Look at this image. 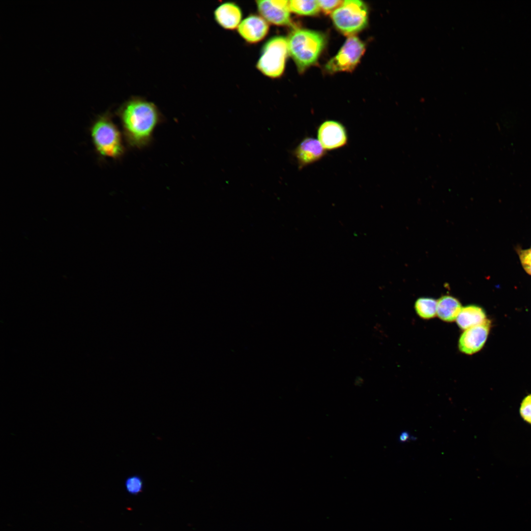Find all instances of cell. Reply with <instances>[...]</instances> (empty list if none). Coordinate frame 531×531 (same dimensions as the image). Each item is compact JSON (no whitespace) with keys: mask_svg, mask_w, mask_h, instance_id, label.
I'll use <instances>...</instances> for the list:
<instances>
[{"mask_svg":"<svg viewBox=\"0 0 531 531\" xmlns=\"http://www.w3.org/2000/svg\"><path fill=\"white\" fill-rule=\"evenodd\" d=\"M124 138L132 147L148 145L153 131L161 121V114L152 102L140 96H132L117 111Z\"/></svg>","mask_w":531,"mask_h":531,"instance_id":"6da1fadb","label":"cell"},{"mask_svg":"<svg viewBox=\"0 0 531 531\" xmlns=\"http://www.w3.org/2000/svg\"><path fill=\"white\" fill-rule=\"evenodd\" d=\"M287 40L289 54L299 72L316 62L326 44L322 32L304 29H295Z\"/></svg>","mask_w":531,"mask_h":531,"instance_id":"7a4b0ae2","label":"cell"},{"mask_svg":"<svg viewBox=\"0 0 531 531\" xmlns=\"http://www.w3.org/2000/svg\"><path fill=\"white\" fill-rule=\"evenodd\" d=\"M91 135L96 151L102 156L117 159L123 154L121 134L110 114L106 113L96 119L91 127Z\"/></svg>","mask_w":531,"mask_h":531,"instance_id":"3957f363","label":"cell"},{"mask_svg":"<svg viewBox=\"0 0 531 531\" xmlns=\"http://www.w3.org/2000/svg\"><path fill=\"white\" fill-rule=\"evenodd\" d=\"M289 55L287 38L274 36L263 45L257 62V69L270 78H278L283 74Z\"/></svg>","mask_w":531,"mask_h":531,"instance_id":"277c9868","label":"cell"},{"mask_svg":"<svg viewBox=\"0 0 531 531\" xmlns=\"http://www.w3.org/2000/svg\"><path fill=\"white\" fill-rule=\"evenodd\" d=\"M335 26L346 34H352L365 28L368 22L366 4L358 0H346L331 13Z\"/></svg>","mask_w":531,"mask_h":531,"instance_id":"5b68a950","label":"cell"},{"mask_svg":"<svg viewBox=\"0 0 531 531\" xmlns=\"http://www.w3.org/2000/svg\"><path fill=\"white\" fill-rule=\"evenodd\" d=\"M365 51L364 44L357 37H349L338 53L326 63L330 73L350 71L354 69Z\"/></svg>","mask_w":531,"mask_h":531,"instance_id":"8992f818","label":"cell"},{"mask_svg":"<svg viewBox=\"0 0 531 531\" xmlns=\"http://www.w3.org/2000/svg\"><path fill=\"white\" fill-rule=\"evenodd\" d=\"M256 3L261 16L268 23L280 26L291 25L289 0H262Z\"/></svg>","mask_w":531,"mask_h":531,"instance_id":"52a82bcc","label":"cell"},{"mask_svg":"<svg viewBox=\"0 0 531 531\" xmlns=\"http://www.w3.org/2000/svg\"><path fill=\"white\" fill-rule=\"evenodd\" d=\"M318 138L325 150L342 148L348 142V134L345 126L340 122L329 120L323 122L318 130Z\"/></svg>","mask_w":531,"mask_h":531,"instance_id":"ba28073f","label":"cell"},{"mask_svg":"<svg viewBox=\"0 0 531 531\" xmlns=\"http://www.w3.org/2000/svg\"><path fill=\"white\" fill-rule=\"evenodd\" d=\"M490 327L491 322L486 319L483 323L465 330L459 340L460 351L467 354L480 351L487 340Z\"/></svg>","mask_w":531,"mask_h":531,"instance_id":"9c48e42d","label":"cell"},{"mask_svg":"<svg viewBox=\"0 0 531 531\" xmlns=\"http://www.w3.org/2000/svg\"><path fill=\"white\" fill-rule=\"evenodd\" d=\"M325 153L319 140L311 137L304 138L292 151L299 169L320 160Z\"/></svg>","mask_w":531,"mask_h":531,"instance_id":"30bf717a","label":"cell"},{"mask_svg":"<svg viewBox=\"0 0 531 531\" xmlns=\"http://www.w3.org/2000/svg\"><path fill=\"white\" fill-rule=\"evenodd\" d=\"M269 29L268 23L262 16L250 15L241 22L237 30L247 42L256 43L265 38Z\"/></svg>","mask_w":531,"mask_h":531,"instance_id":"8fae6325","label":"cell"},{"mask_svg":"<svg viewBox=\"0 0 531 531\" xmlns=\"http://www.w3.org/2000/svg\"><path fill=\"white\" fill-rule=\"evenodd\" d=\"M242 14L240 8L232 2L219 5L214 12V19L218 24L227 30L237 28L240 24Z\"/></svg>","mask_w":531,"mask_h":531,"instance_id":"7c38bea8","label":"cell"},{"mask_svg":"<svg viewBox=\"0 0 531 531\" xmlns=\"http://www.w3.org/2000/svg\"><path fill=\"white\" fill-rule=\"evenodd\" d=\"M486 320V316L483 309L474 305L462 308L456 318L458 326L464 330L480 324Z\"/></svg>","mask_w":531,"mask_h":531,"instance_id":"4fadbf2b","label":"cell"},{"mask_svg":"<svg viewBox=\"0 0 531 531\" xmlns=\"http://www.w3.org/2000/svg\"><path fill=\"white\" fill-rule=\"evenodd\" d=\"M462 308L457 299L450 295H443L437 301V314L441 320L451 322L456 320Z\"/></svg>","mask_w":531,"mask_h":531,"instance_id":"5bb4252c","label":"cell"},{"mask_svg":"<svg viewBox=\"0 0 531 531\" xmlns=\"http://www.w3.org/2000/svg\"><path fill=\"white\" fill-rule=\"evenodd\" d=\"M289 6L291 11L299 15H314L320 9L318 0H289Z\"/></svg>","mask_w":531,"mask_h":531,"instance_id":"9a60e30c","label":"cell"},{"mask_svg":"<svg viewBox=\"0 0 531 531\" xmlns=\"http://www.w3.org/2000/svg\"><path fill=\"white\" fill-rule=\"evenodd\" d=\"M437 301L429 297H421L417 299L414 304L417 315L425 319L435 317L437 314Z\"/></svg>","mask_w":531,"mask_h":531,"instance_id":"2e32d148","label":"cell"},{"mask_svg":"<svg viewBox=\"0 0 531 531\" xmlns=\"http://www.w3.org/2000/svg\"><path fill=\"white\" fill-rule=\"evenodd\" d=\"M126 491L132 495H137L143 491L144 481L138 474L130 475L126 478L124 483Z\"/></svg>","mask_w":531,"mask_h":531,"instance_id":"e0dca14e","label":"cell"},{"mask_svg":"<svg viewBox=\"0 0 531 531\" xmlns=\"http://www.w3.org/2000/svg\"><path fill=\"white\" fill-rule=\"evenodd\" d=\"M520 412L523 418L531 424V394L526 397L523 400Z\"/></svg>","mask_w":531,"mask_h":531,"instance_id":"ac0fdd59","label":"cell"},{"mask_svg":"<svg viewBox=\"0 0 531 531\" xmlns=\"http://www.w3.org/2000/svg\"><path fill=\"white\" fill-rule=\"evenodd\" d=\"M318 2L320 9H321L324 12L328 13L333 12L342 4L343 1L340 0H318Z\"/></svg>","mask_w":531,"mask_h":531,"instance_id":"d6986e66","label":"cell"},{"mask_svg":"<svg viewBox=\"0 0 531 531\" xmlns=\"http://www.w3.org/2000/svg\"><path fill=\"white\" fill-rule=\"evenodd\" d=\"M519 257L523 268L531 275V249L520 251Z\"/></svg>","mask_w":531,"mask_h":531,"instance_id":"ffe728a7","label":"cell"},{"mask_svg":"<svg viewBox=\"0 0 531 531\" xmlns=\"http://www.w3.org/2000/svg\"><path fill=\"white\" fill-rule=\"evenodd\" d=\"M416 438L413 436L411 435L409 432L406 431H403L400 433L398 437V441L400 442H405L409 440H415Z\"/></svg>","mask_w":531,"mask_h":531,"instance_id":"44dd1931","label":"cell"}]
</instances>
